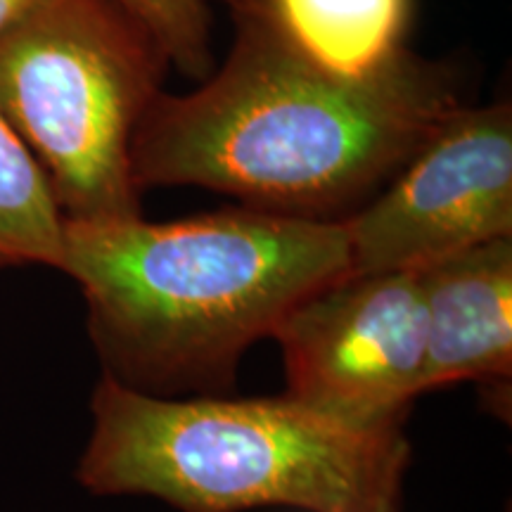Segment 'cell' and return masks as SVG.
I'll list each match as a JSON object with an SVG mask.
<instances>
[{"label": "cell", "mask_w": 512, "mask_h": 512, "mask_svg": "<svg viewBox=\"0 0 512 512\" xmlns=\"http://www.w3.org/2000/svg\"><path fill=\"white\" fill-rule=\"evenodd\" d=\"M235 41L188 95H157L133 138V181L197 185L273 214L330 219L411 159L460 107L441 64L403 53L349 79L304 57L264 0L233 5Z\"/></svg>", "instance_id": "1"}, {"label": "cell", "mask_w": 512, "mask_h": 512, "mask_svg": "<svg viewBox=\"0 0 512 512\" xmlns=\"http://www.w3.org/2000/svg\"><path fill=\"white\" fill-rule=\"evenodd\" d=\"M105 375L150 396L216 392L256 339L351 273L342 221L240 207L150 223L64 221Z\"/></svg>", "instance_id": "2"}, {"label": "cell", "mask_w": 512, "mask_h": 512, "mask_svg": "<svg viewBox=\"0 0 512 512\" xmlns=\"http://www.w3.org/2000/svg\"><path fill=\"white\" fill-rule=\"evenodd\" d=\"M91 411L79 482L181 512H396L411 460L401 425H349L290 394L171 399L102 375Z\"/></svg>", "instance_id": "3"}, {"label": "cell", "mask_w": 512, "mask_h": 512, "mask_svg": "<svg viewBox=\"0 0 512 512\" xmlns=\"http://www.w3.org/2000/svg\"><path fill=\"white\" fill-rule=\"evenodd\" d=\"M166 64L114 0H43L0 36V112L64 221L143 216L131 150Z\"/></svg>", "instance_id": "4"}, {"label": "cell", "mask_w": 512, "mask_h": 512, "mask_svg": "<svg viewBox=\"0 0 512 512\" xmlns=\"http://www.w3.org/2000/svg\"><path fill=\"white\" fill-rule=\"evenodd\" d=\"M351 273L422 271L512 238V110L456 107L368 207L342 221Z\"/></svg>", "instance_id": "5"}, {"label": "cell", "mask_w": 512, "mask_h": 512, "mask_svg": "<svg viewBox=\"0 0 512 512\" xmlns=\"http://www.w3.org/2000/svg\"><path fill=\"white\" fill-rule=\"evenodd\" d=\"M273 339L292 399L349 425H401L425 368L418 273H349L294 306Z\"/></svg>", "instance_id": "6"}, {"label": "cell", "mask_w": 512, "mask_h": 512, "mask_svg": "<svg viewBox=\"0 0 512 512\" xmlns=\"http://www.w3.org/2000/svg\"><path fill=\"white\" fill-rule=\"evenodd\" d=\"M425 368L420 389L512 375V238L434 261L422 271Z\"/></svg>", "instance_id": "7"}, {"label": "cell", "mask_w": 512, "mask_h": 512, "mask_svg": "<svg viewBox=\"0 0 512 512\" xmlns=\"http://www.w3.org/2000/svg\"><path fill=\"white\" fill-rule=\"evenodd\" d=\"M283 36L332 74L363 79L406 53L411 0H264Z\"/></svg>", "instance_id": "8"}, {"label": "cell", "mask_w": 512, "mask_h": 512, "mask_svg": "<svg viewBox=\"0 0 512 512\" xmlns=\"http://www.w3.org/2000/svg\"><path fill=\"white\" fill-rule=\"evenodd\" d=\"M64 216L50 181L0 112V266L60 268Z\"/></svg>", "instance_id": "9"}, {"label": "cell", "mask_w": 512, "mask_h": 512, "mask_svg": "<svg viewBox=\"0 0 512 512\" xmlns=\"http://www.w3.org/2000/svg\"><path fill=\"white\" fill-rule=\"evenodd\" d=\"M145 31L166 62L185 76L207 79L211 72L209 12L204 0H114Z\"/></svg>", "instance_id": "10"}, {"label": "cell", "mask_w": 512, "mask_h": 512, "mask_svg": "<svg viewBox=\"0 0 512 512\" xmlns=\"http://www.w3.org/2000/svg\"><path fill=\"white\" fill-rule=\"evenodd\" d=\"M43 0H0V36L15 27L19 19L29 15Z\"/></svg>", "instance_id": "11"}, {"label": "cell", "mask_w": 512, "mask_h": 512, "mask_svg": "<svg viewBox=\"0 0 512 512\" xmlns=\"http://www.w3.org/2000/svg\"><path fill=\"white\" fill-rule=\"evenodd\" d=\"M226 3H230V5H238V3H242V0H226Z\"/></svg>", "instance_id": "12"}]
</instances>
